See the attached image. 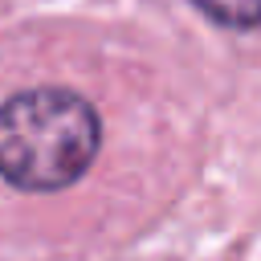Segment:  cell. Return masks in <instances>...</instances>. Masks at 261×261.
I'll return each mask as SVG.
<instances>
[{
  "mask_svg": "<svg viewBox=\"0 0 261 261\" xmlns=\"http://www.w3.org/2000/svg\"><path fill=\"white\" fill-rule=\"evenodd\" d=\"M98 143V110L73 90H24L0 106V175L24 192L69 188L94 163Z\"/></svg>",
  "mask_w": 261,
  "mask_h": 261,
  "instance_id": "6da1fadb",
  "label": "cell"
},
{
  "mask_svg": "<svg viewBox=\"0 0 261 261\" xmlns=\"http://www.w3.org/2000/svg\"><path fill=\"white\" fill-rule=\"evenodd\" d=\"M204 16H212L224 29H253L261 24V0H192Z\"/></svg>",
  "mask_w": 261,
  "mask_h": 261,
  "instance_id": "7a4b0ae2",
  "label": "cell"
}]
</instances>
